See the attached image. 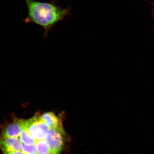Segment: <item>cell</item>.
<instances>
[{
    "instance_id": "obj_8",
    "label": "cell",
    "mask_w": 154,
    "mask_h": 154,
    "mask_svg": "<svg viewBox=\"0 0 154 154\" xmlns=\"http://www.w3.org/2000/svg\"><path fill=\"white\" fill-rule=\"evenodd\" d=\"M35 145L38 153H45L51 152L49 144L46 140H36Z\"/></svg>"
},
{
    "instance_id": "obj_12",
    "label": "cell",
    "mask_w": 154,
    "mask_h": 154,
    "mask_svg": "<svg viewBox=\"0 0 154 154\" xmlns=\"http://www.w3.org/2000/svg\"></svg>"
},
{
    "instance_id": "obj_2",
    "label": "cell",
    "mask_w": 154,
    "mask_h": 154,
    "mask_svg": "<svg viewBox=\"0 0 154 154\" xmlns=\"http://www.w3.org/2000/svg\"><path fill=\"white\" fill-rule=\"evenodd\" d=\"M23 124L29 133L36 140H45L50 129L42 115L36 114L32 118L24 120Z\"/></svg>"
},
{
    "instance_id": "obj_10",
    "label": "cell",
    "mask_w": 154,
    "mask_h": 154,
    "mask_svg": "<svg viewBox=\"0 0 154 154\" xmlns=\"http://www.w3.org/2000/svg\"><path fill=\"white\" fill-rule=\"evenodd\" d=\"M3 152L4 154H24L20 151Z\"/></svg>"
},
{
    "instance_id": "obj_9",
    "label": "cell",
    "mask_w": 154,
    "mask_h": 154,
    "mask_svg": "<svg viewBox=\"0 0 154 154\" xmlns=\"http://www.w3.org/2000/svg\"><path fill=\"white\" fill-rule=\"evenodd\" d=\"M22 151L24 154H38L35 144H26L22 143Z\"/></svg>"
},
{
    "instance_id": "obj_7",
    "label": "cell",
    "mask_w": 154,
    "mask_h": 154,
    "mask_svg": "<svg viewBox=\"0 0 154 154\" xmlns=\"http://www.w3.org/2000/svg\"><path fill=\"white\" fill-rule=\"evenodd\" d=\"M19 138L22 143L26 144H35L36 141V140L30 135L23 124V125Z\"/></svg>"
},
{
    "instance_id": "obj_4",
    "label": "cell",
    "mask_w": 154,
    "mask_h": 154,
    "mask_svg": "<svg viewBox=\"0 0 154 154\" xmlns=\"http://www.w3.org/2000/svg\"><path fill=\"white\" fill-rule=\"evenodd\" d=\"M22 145L20 138L6 137L0 135V149L3 152L22 151Z\"/></svg>"
},
{
    "instance_id": "obj_11",
    "label": "cell",
    "mask_w": 154,
    "mask_h": 154,
    "mask_svg": "<svg viewBox=\"0 0 154 154\" xmlns=\"http://www.w3.org/2000/svg\"><path fill=\"white\" fill-rule=\"evenodd\" d=\"M38 154H55L54 153L52 152H49L46 153H38Z\"/></svg>"
},
{
    "instance_id": "obj_6",
    "label": "cell",
    "mask_w": 154,
    "mask_h": 154,
    "mask_svg": "<svg viewBox=\"0 0 154 154\" xmlns=\"http://www.w3.org/2000/svg\"><path fill=\"white\" fill-rule=\"evenodd\" d=\"M42 116L44 122L50 128H54L62 123L61 119L53 112L45 113L42 115Z\"/></svg>"
},
{
    "instance_id": "obj_1",
    "label": "cell",
    "mask_w": 154,
    "mask_h": 154,
    "mask_svg": "<svg viewBox=\"0 0 154 154\" xmlns=\"http://www.w3.org/2000/svg\"><path fill=\"white\" fill-rule=\"evenodd\" d=\"M28 15L24 20L41 26L47 32L59 21L69 14V9H63L54 2H43L34 0H24Z\"/></svg>"
},
{
    "instance_id": "obj_5",
    "label": "cell",
    "mask_w": 154,
    "mask_h": 154,
    "mask_svg": "<svg viewBox=\"0 0 154 154\" xmlns=\"http://www.w3.org/2000/svg\"><path fill=\"white\" fill-rule=\"evenodd\" d=\"M24 120L15 119L2 131L1 135L6 137L18 138L20 136Z\"/></svg>"
},
{
    "instance_id": "obj_3",
    "label": "cell",
    "mask_w": 154,
    "mask_h": 154,
    "mask_svg": "<svg viewBox=\"0 0 154 154\" xmlns=\"http://www.w3.org/2000/svg\"><path fill=\"white\" fill-rule=\"evenodd\" d=\"M65 132L62 123L50 128L46 140L49 146L51 151L55 154H60L64 144Z\"/></svg>"
}]
</instances>
